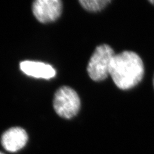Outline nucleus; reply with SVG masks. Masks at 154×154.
I'll use <instances>...</instances> for the list:
<instances>
[{"mask_svg": "<svg viewBox=\"0 0 154 154\" xmlns=\"http://www.w3.org/2000/svg\"><path fill=\"white\" fill-rule=\"evenodd\" d=\"M79 2L87 11L98 12L102 11L111 3V0H80Z\"/></svg>", "mask_w": 154, "mask_h": 154, "instance_id": "nucleus-7", "label": "nucleus"}, {"mask_svg": "<svg viewBox=\"0 0 154 154\" xmlns=\"http://www.w3.org/2000/svg\"><path fill=\"white\" fill-rule=\"evenodd\" d=\"M62 3L60 0H37L32 5L33 15L42 23L54 21L60 16Z\"/></svg>", "mask_w": 154, "mask_h": 154, "instance_id": "nucleus-4", "label": "nucleus"}, {"mask_svg": "<svg viewBox=\"0 0 154 154\" xmlns=\"http://www.w3.org/2000/svg\"><path fill=\"white\" fill-rule=\"evenodd\" d=\"M153 89H154V76H153Z\"/></svg>", "mask_w": 154, "mask_h": 154, "instance_id": "nucleus-9", "label": "nucleus"}, {"mask_svg": "<svg viewBox=\"0 0 154 154\" xmlns=\"http://www.w3.org/2000/svg\"><path fill=\"white\" fill-rule=\"evenodd\" d=\"M144 75V63L136 52L124 51L114 57L109 75L119 89L134 88L141 82Z\"/></svg>", "mask_w": 154, "mask_h": 154, "instance_id": "nucleus-1", "label": "nucleus"}, {"mask_svg": "<svg viewBox=\"0 0 154 154\" xmlns=\"http://www.w3.org/2000/svg\"><path fill=\"white\" fill-rule=\"evenodd\" d=\"M115 55L114 50L107 44L96 46L87 67L88 73L91 80L101 82L107 78Z\"/></svg>", "mask_w": 154, "mask_h": 154, "instance_id": "nucleus-2", "label": "nucleus"}, {"mask_svg": "<svg viewBox=\"0 0 154 154\" xmlns=\"http://www.w3.org/2000/svg\"><path fill=\"white\" fill-rule=\"evenodd\" d=\"M0 154H4V153H2V152H0Z\"/></svg>", "mask_w": 154, "mask_h": 154, "instance_id": "nucleus-10", "label": "nucleus"}, {"mask_svg": "<svg viewBox=\"0 0 154 154\" xmlns=\"http://www.w3.org/2000/svg\"><path fill=\"white\" fill-rule=\"evenodd\" d=\"M81 102L79 94L72 88L64 86L59 88L55 94L54 107L59 116L71 119L79 113Z\"/></svg>", "mask_w": 154, "mask_h": 154, "instance_id": "nucleus-3", "label": "nucleus"}, {"mask_svg": "<svg viewBox=\"0 0 154 154\" xmlns=\"http://www.w3.org/2000/svg\"><path fill=\"white\" fill-rule=\"evenodd\" d=\"M149 2H150L152 4H153V5H154V0H151V1H150Z\"/></svg>", "mask_w": 154, "mask_h": 154, "instance_id": "nucleus-8", "label": "nucleus"}, {"mask_svg": "<svg viewBox=\"0 0 154 154\" xmlns=\"http://www.w3.org/2000/svg\"><path fill=\"white\" fill-rule=\"evenodd\" d=\"M28 141L26 132L21 127H13L4 132L1 142L3 147L10 152H16L26 145Z\"/></svg>", "mask_w": 154, "mask_h": 154, "instance_id": "nucleus-5", "label": "nucleus"}, {"mask_svg": "<svg viewBox=\"0 0 154 154\" xmlns=\"http://www.w3.org/2000/svg\"><path fill=\"white\" fill-rule=\"evenodd\" d=\"M20 69L24 73L37 79H50L56 75V71L51 65L41 62L31 60L23 61Z\"/></svg>", "mask_w": 154, "mask_h": 154, "instance_id": "nucleus-6", "label": "nucleus"}]
</instances>
